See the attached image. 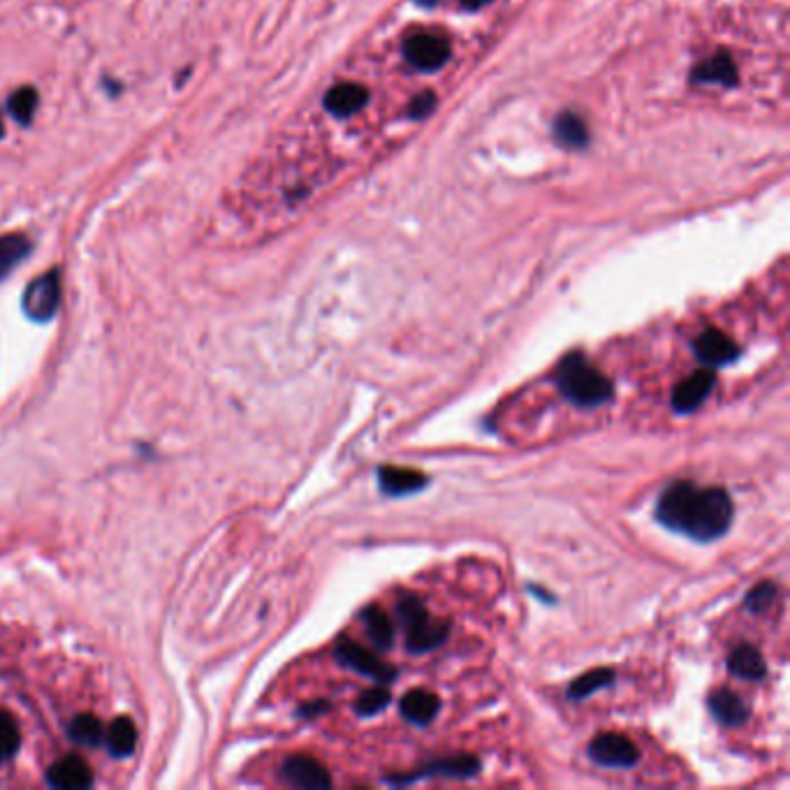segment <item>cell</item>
Instances as JSON below:
<instances>
[{"instance_id": "cell-30", "label": "cell", "mask_w": 790, "mask_h": 790, "mask_svg": "<svg viewBox=\"0 0 790 790\" xmlns=\"http://www.w3.org/2000/svg\"><path fill=\"white\" fill-rule=\"evenodd\" d=\"M327 709H329L327 702H316V705H306V707L302 709V714H309L311 719H313V716H316L318 712H327Z\"/></svg>"}, {"instance_id": "cell-10", "label": "cell", "mask_w": 790, "mask_h": 790, "mask_svg": "<svg viewBox=\"0 0 790 790\" xmlns=\"http://www.w3.org/2000/svg\"><path fill=\"white\" fill-rule=\"evenodd\" d=\"M283 777H285V781H288V784L297 786V788H306V790L332 788V777H329L327 767L316 758L304 756V753H299V756H290L288 760H285Z\"/></svg>"}, {"instance_id": "cell-31", "label": "cell", "mask_w": 790, "mask_h": 790, "mask_svg": "<svg viewBox=\"0 0 790 790\" xmlns=\"http://www.w3.org/2000/svg\"><path fill=\"white\" fill-rule=\"evenodd\" d=\"M459 3H462L466 10H478V7H485L489 0H459Z\"/></svg>"}, {"instance_id": "cell-15", "label": "cell", "mask_w": 790, "mask_h": 790, "mask_svg": "<svg viewBox=\"0 0 790 790\" xmlns=\"http://www.w3.org/2000/svg\"><path fill=\"white\" fill-rule=\"evenodd\" d=\"M709 712L723 726H742V723L749 721V705L737 696L735 691L730 689H719L714 691L707 700Z\"/></svg>"}, {"instance_id": "cell-4", "label": "cell", "mask_w": 790, "mask_h": 790, "mask_svg": "<svg viewBox=\"0 0 790 790\" xmlns=\"http://www.w3.org/2000/svg\"><path fill=\"white\" fill-rule=\"evenodd\" d=\"M61 288V272L51 269V272L28 283L24 297H21V309L35 323H49L61 306Z\"/></svg>"}, {"instance_id": "cell-26", "label": "cell", "mask_w": 790, "mask_h": 790, "mask_svg": "<svg viewBox=\"0 0 790 790\" xmlns=\"http://www.w3.org/2000/svg\"><path fill=\"white\" fill-rule=\"evenodd\" d=\"M19 726L12 714L0 712V763L10 760L19 749Z\"/></svg>"}, {"instance_id": "cell-29", "label": "cell", "mask_w": 790, "mask_h": 790, "mask_svg": "<svg viewBox=\"0 0 790 790\" xmlns=\"http://www.w3.org/2000/svg\"><path fill=\"white\" fill-rule=\"evenodd\" d=\"M436 109V95L431 91H424L420 95H415L411 102V119H427V116Z\"/></svg>"}, {"instance_id": "cell-6", "label": "cell", "mask_w": 790, "mask_h": 790, "mask_svg": "<svg viewBox=\"0 0 790 790\" xmlns=\"http://www.w3.org/2000/svg\"><path fill=\"white\" fill-rule=\"evenodd\" d=\"M589 758L596 765L603 767H619L628 770L640 763V751L633 740H628L621 733H601L596 735L589 744Z\"/></svg>"}, {"instance_id": "cell-12", "label": "cell", "mask_w": 790, "mask_h": 790, "mask_svg": "<svg viewBox=\"0 0 790 790\" xmlns=\"http://www.w3.org/2000/svg\"><path fill=\"white\" fill-rule=\"evenodd\" d=\"M47 779H49L51 786L63 788V790H82V788H89L93 784L91 767L86 765V760L79 758V756H68V758L58 760L56 765H51Z\"/></svg>"}, {"instance_id": "cell-25", "label": "cell", "mask_w": 790, "mask_h": 790, "mask_svg": "<svg viewBox=\"0 0 790 790\" xmlns=\"http://www.w3.org/2000/svg\"><path fill=\"white\" fill-rule=\"evenodd\" d=\"M70 737L84 746H95L102 742V723L93 714H82L70 723Z\"/></svg>"}, {"instance_id": "cell-16", "label": "cell", "mask_w": 790, "mask_h": 790, "mask_svg": "<svg viewBox=\"0 0 790 790\" xmlns=\"http://www.w3.org/2000/svg\"><path fill=\"white\" fill-rule=\"evenodd\" d=\"M438 709H441V700L431 691L415 689L401 698V716L415 723V726H427V723L434 721Z\"/></svg>"}, {"instance_id": "cell-28", "label": "cell", "mask_w": 790, "mask_h": 790, "mask_svg": "<svg viewBox=\"0 0 790 790\" xmlns=\"http://www.w3.org/2000/svg\"><path fill=\"white\" fill-rule=\"evenodd\" d=\"M387 705H390V693H387L385 689H380V686H376V689L364 691L362 696L357 698L355 712L360 716H373V714L383 712Z\"/></svg>"}, {"instance_id": "cell-27", "label": "cell", "mask_w": 790, "mask_h": 790, "mask_svg": "<svg viewBox=\"0 0 790 790\" xmlns=\"http://www.w3.org/2000/svg\"><path fill=\"white\" fill-rule=\"evenodd\" d=\"M774 601H777V584L760 582L758 587H753L749 594H746L744 605L746 610L751 612H765L767 607H772Z\"/></svg>"}, {"instance_id": "cell-19", "label": "cell", "mask_w": 790, "mask_h": 790, "mask_svg": "<svg viewBox=\"0 0 790 790\" xmlns=\"http://www.w3.org/2000/svg\"><path fill=\"white\" fill-rule=\"evenodd\" d=\"M728 670L737 677L749 679V682H758V679L767 675L763 654L751 645H740L733 649V654L728 656Z\"/></svg>"}, {"instance_id": "cell-24", "label": "cell", "mask_w": 790, "mask_h": 790, "mask_svg": "<svg viewBox=\"0 0 790 790\" xmlns=\"http://www.w3.org/2000/svg\"><path fill=\"white\" fill-rule=\"evenodd\" d=\"M612 682H614V670L612 668L589 670V672H584V675L577 677L573 684H570L568 698L570 700H584V698L594 696L596 691L605 689V686H610Z\"/></svg>"}, {"instance_id": "cell-23", "label": "cell", "mask_w": 790, "mask_h": 790, "mask_svg": "<svg viewBox=\"0 0 790 790\" xmlns=\"http://www.w3.org/2000/svg\"><path fill=\"white\" fill-rule=\"evenodd\" d=\"M40 105V95L33 86H21V89L12 91L10 98H7V112L21 126H28L33 121L35 112H38Z\"/></svg>"}, {"instance_id": "cell-33", "label": "cell", "mask_w": 790, "mask_h": 790, "mask_svg": "<svg viewBox=\"0 0 790 790\" xmlns=\"http://www.w3.org/2000/svg\"><path fill=\"white\" fill-rule=\"evenodd\" d=\"M420 5H424V7H431L434 3H438V0H418Z\"/></svg>"}, {"instance_id": "cell-21", "label": "cell", "mask_w": 790, "mask_h": 790, "mask_svg": "<svg viewBox=\"0 0 790 790\" xmlns=\"http://www.w3.org/2000/svg\"><path fill=\"white\" fill-rule=\"evenodd\" d=\"M362 621H364V628H367V635L371 638V642L380 649H390L392 642H394V624L392 619L387 617V614L380 610L378 605H371L367 610L362 612Z\"/></svg>"}, {"instance_id": "cell-20", "label": "cell", "mask_w": 790, "mask_h": 790, "mask_svg": "<svg viewBox=\"0 0 790 790\" xmlns=\"http://www.w3.org/2000/svg\"><path fill=\"white\" fill-rule=\"evenodd\" d=\"M554 140L563 149H584L589 144V128L575 112H561L554 121Z\"/></svg>"}, {"instance_id": "cell-22", "label": "cell", "mask_w": 790, "mask_h": 790, "mask_svg": "<svg viewBox=\"0 0 790 790\" xmlns=\"http://www.w3.org/2000/svg\"><path fill=\"white\" fill-rule=\"evenodd\" d=\"M107 749L112 756H128V753L135 751V744H137V728L135 723L126 719V716H121V719H116L112 726L107 730Z\"/></svg>"}, {"instance_id": "cell-3", "label": "cell", "mask_w": 790, "mask_h": 790, "mask_svg": "<svg viewBox=\"0 0 790 790\" xmlns=\"http://www.w3.org/2000/svg\"><path fill=\"white\" fill-rule=\"evenodd\" d=\"M397 617L401 628H404L406 649L411 651V654H427V651H434L441 647L450 635L448 621H438L436 617H431L424 603L413 594H404L399 598Z\"/></svg>"}, {"instance_id": "cell-2", "label": "cell", "mask_w": 790, "mask_h": 790, "mask_svg": "<svg viewBox=\"0 0 790 790\" xmlns=\"http://www.w3.org/2000/svg\"><path fill=\"white\" fill-rule=\"evenodd\" d=\"M554 385L570 404L594 408L607 404L614 397L612 380L601 369H596L582 353H570L554 371Z\"/></svg>"}, {"instance_id": "cell-5", "label": "cell", "mask_w": 790, "mask_h": 790, "mask_svg": "<svg viewBox=\"0 0 790 790\" xmlns=\"http://www.w3.org/2000/svg\"><path fill=\"white\" fill-rule=\"evenodd\" d=\"M334 656H336V661L343 665V668L360 672V675L376 679V682H380V684H392L394 679H397V668L383 663L376 654H371L369 649L360 647L357 642L348 640V638L339 640V645H336V649H334Z\"/></svg>"}, {"instance_id": "cell-8", "label": "cell", "mask_w": 790, "mask_h": 790, "mask_svg": "<svg viewBox=\"0 0 790 790\" xmlns=\"http://www.w3.org/2000/svg\"><path fill=\"white\" fill-rule=\"evenodd\" d=\"M480 770V760L473 756H452V758H441L434 760V763L420 767L411 774H397V777L390 779V784H413L418 779L427 777H450V779H468L473 774H478Z\"/></svg>"}, {"instance_id": "cell-11", "label": "cell", "mask_w": 790, "mask_h": 790, "mask_svg": "<svg viewBox=\"0 0 790 790\" xmlns=\"http://www.w3.org/2000/svg\"><path fill=\"white\" fill-rule=\"evenodd\" d=\"M698 360L707 367H726L740 357V346L730 339L721 329H705L696 341H693Z\"/></svg>"}, {"instance_id": "cell-32", "label": "cell", "mask_w": 790, "mask_h": 790, "mask_svg": "<svg viewBox=\"0 0 790 790\" xmlns=\"http://www.w3.org/2000/svg\"><path fill=\"white\" fill-rule=\"evenodd\" d=\"M5 137V123H3V114H0V140Z\"/></svg>"}, {"instance_id": "cell-14", "label": "cell", "mask_w": 790, "mask_h": 790, "mask_svg": "<svg viewBox=\"0 0 790 790\" xmlns=\"http://www.w3.org/2000/svg\"><path fill=\"white\" fill-rule=\"evenodd\" d=\"M367 102H369V91L364 89L362 84H353V82L334 86V89H329L325 95V109L329 114L339 116V119L360 112Z\"/></svg>"}, {"instance_id": "cell-9", "label": "cell", "mask_w": 790, "mask_h": 790, "mask_svg": "<svg viewBox=\"0 0 790 790\" xmlns=\"http://www.w3.org/2000/svg\"><path fill=\"white\" fill-rule=\"evenodd\" d=\"M716 385V373L712 369H700L684 378L675 390H672V411L689 415L698 411Z\"/></svg>"}, {"instance_id": "cell-7", "label": "cell", "mask_w": 790, "mask_h": 790, "mask_svg": "<svg viewBox=\"0 0 790 790\" xmlns=\"http://www.w3.org/2000/svg\"><path fill=\"white\" fill-rule=\"evenodd\" d=\"M450 54H452L450 42L434 33L413 35V38H408L404 45L406 61L411 63L413 68L424 72H434L438 68H443V65L450 61Z\"/></svg>"}, {"instance_id": "cell-18", "label": "cell", "mask_w": 790, "mask_h": 790, "mask_svg": "<svg viewBox=\"0 0 790 790\" xmlns=\"http://www.w3.org/2000/svg\"><path fill=\"white\" fill-rule=\"evenodd\" d=\"M31 251L33 241L24 232L0 234V281L7 279L31 255Z\"/></svg>"}, {"instance_id": "cell-1", "label": "cell", "mask_w": 790, "mask_h": 790, "mask_svg": "<svg viewBox=\"0 0 790 790\" xmlns=\"http://www.w3.org/2000/svg\"><path fill=\"white\" fill-rule=\"evenodd\" d=\"M733 515L735 506L726 489L698 487L691 480L672 482L656 503V519L665 529L700 543L726 536Z\"/></svg>"}, {"instance_id": "cell-13", "label": "cell", "mask_w": 790, "mask_h": 790, "mask_svg": "<svg viewBox=\"0 0 790 790\" xmlns=\"http://www.w3.org/2000/svg\"><path fill=\"white\" fill-rule=\"evenodd\" d=\"M427 475L413 468H399V466H383L378 468V485L380 492L387 496H406L427 487Z\"/></svg>"}, {"instance_id": "cell-17", "label": "cell", "mask_w": 790, "mask_h": 790, "mask_svg": "<svg viewBox=\"0 0 790 790\" xmlns=\"http://www.w3.org/2000/svg\"><path fill=\"white\" fill-rule=\"evenodd\" d=\"M693 82L700 84H723V86H735L737 84V68L726 51L721 54L709 56L707 61H702L696 65L691 72Z\"/></svg>"}]
</instances>
